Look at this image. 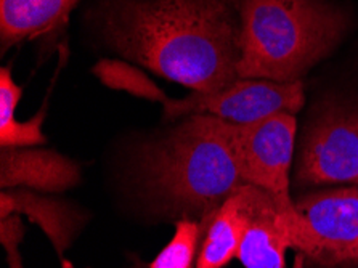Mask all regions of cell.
<instances>
[{"mask_svg":"<svg viewBox=\"0 0 358 268\" xmlns=\"http://www.w3.org/2000/svg\"><path fill=\"white\" fill-rule=\"evenodd\" d=\"M96 23L113 52L196 92L240 79L233 0H101Z\"/></svg>","mask_w":358,"mask_h":268,"instance_id":"cell-1","label":"cell"},{"mask_svg":"<svg viewBox=\"0 0 358 268\" xmlns=\"http://www.w3.org/2000/svg\"><path fill=\"white\" fill-rule=\"evenodd\" d=\"M138 177L167 212L208 216L246 185L225 119L187 116L158 143L145 148Z\"/></svg>","mask_w":358,"mask_h":268,"instance_id":"cell-2","label":"cell"},{"mask_svg":"<svg viewBox=\"0 0 358 268\" xmlns=\"http://www.w3.org/2000/svg\"><path fill=\"white\" fill-rule=\"evenodd\" d=\"M240 79L301 80L343 41L345 13L327 0H233Z\"/></svg>","mask_w":358,"mask_h":268,"instance_id":"cell-3","label":"cell"},{"mask_svg":"<svg viewBox=\"0 0 358 268\" xmlns=\"http://www.w3.org/2000/svg\"><path fill=\"white\" fill-rule=\"evenodd\" d=\"M294 206L292 249L318 268L358 267V188L318 191Z\"/></svg>","mask_w":358,"mask_h":268,"instance_id":"cell-4","label":"cell"},{"mask_svg":"<svg viewBox=\"0 0 358 268\" xmlns=\"http://www.w3.org/2000/svg\"><path fill=\"white\" fill-rule=\"evenodd\" d=\"M296 180L302 185L358 183V100L329 95L303 129Z\"/></svg>","mask_w":358,"mask_h":268,"instance_id":"cell-5","label":"cell"},{"mask_svg":"<svg viewBox=\"0 0 358 268\" xmlns=\"http://www.w3.org/2000/svg\"><path fill=\"white\" fill-rule=\"evenodd\" d=\"M153 101L164 106L166 119L210 114L229 122L252 124L280 113L299 111L303 105V85L301 80L238 79L224 90H194L182 100H172L158 87Z\"/></svg>","mask_w":358,"mask_h":268,"instance_id":"cell-6","label":"cell"},{"mask_svg":"<svg viewBox=\"0 0 358 268\" xmlns=\"http://www.w3.org/2000/svg\"><path fill=\"white\" fill-rule=\"evenodd\" d=\"M244 182L267 191L287 216H296L289 196V171L296 141V119L280 113L259 122L225 121Z\"/></svg>","mask_w":358,"mask_h":268,"instance_id":"cell-7","label":"cell"},{"mask_svg":"<svg viewBox=\"0 0 358 268\" xmlns=\"http://www.w3.org/2000/svg\"><path fill=\"white\" fill-rule=\"evenodd\" d=\"M292 218L272 195L248 183V222L238 260L246 268H285L286 251L292 248Z\"/></svg>","mask_w":358,"mask_h":268,"instance_id":"cell-8","label":"cell"},{"mask_svg":"<svg viewBox=\"0 0 358 268\" xmlns=\"http://www.w3.org/2000/svg\"><path fill=\"white\" fill-rule=\"evenodd\" d=\"M80 172L74 161L52 150L0 148V187L37 191H63L79 183Z\"/></svg>","mask_w":358,"mask_h":268,"instance_id":"cell-9","label":"cell"},{"mask_svg":"<svg viewBox=\"0 0 358 268\" xmlns=\"http://www.w3.org/2000/svg\"><path fill=\"white\" fill-rule=\"evenodd\" d=\"M248 222V183L201 220L194 268H224L236 257Z\"/></svg>","mask_w":358,"mask_h":268,"instance_id":"cell-10","label":"cell"},{"mask_svg":"<svg viewBox=\"0 0 358 268\" xmlns=\"http://www.w3.org/2000/svg\"><path fill=\"white\" fill-rule=\"evenodd\" d=\"M79 0H0V43L5 53L16 43L52 37L66 26Z\"/></svg>","mask_w":358,"mask_h":268,"instance_id":"cell-11","label":"cell"},{"mask_svg":"<svg viewBox=\"0 0 358 268\" xmlns=\"http://www.w3.org/2000/svg\"><path fill=\"white\" fill-rule=\"evenodd\" d=\"M26 214L39 225L62 255L83 227L84 217L62 201L43 198L29 191L3 190L0 196V218Z\"/></svg>","mask_w":358,"mask_h":268,"instance_id":"cell-12","label":"cell"},{"mask_svg":"<svg viewBox=\"0 0 358 268\" xmlns=\"http://www.w3.org/2000/svg\"><path fill=\"white\" fill-rule=\"evenodd\" d=\"M23 95V89L16 84L12 69L0 71V148H29L45 143L42 134V111L28 122L15 119V109Z\"/></svg>","mask_w":358,"mask_h":268,"instance_id":"cell-13","label":"cell"},{"mask_svg":"<svg viewBox=\"0 0 358 268\" xmlns=\"http://www.w3.org/2000/svg\"><path fill=\"white\" fill-rule=\"evenodd\" d=\"M201 239V223L193 218L177 222L171 243L151 262L150 268H192L194 255H198Z\"/></svg>","mask_w":358,"mask_h":268,"instance_id":"cell-14","label":"cell"},{"mask_svg":"<svg viewBox=\"0 0 358 268\" xmlns=\"http://www.w3.org/2000/svg\"><path fill=\"white\" fill-rule=\"evenodd\" d=\"M24 227L16 216L5 217L0 220V243L7 251L8 268H24L18 253V246L23 241Z\"/></svg>","mask_w":358,"mask_h":268,"instance_id":"cell-15","label":"cell"}]
</instances>
